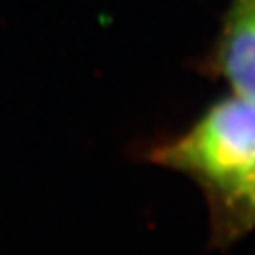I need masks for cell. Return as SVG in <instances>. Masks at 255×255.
Listing matches in <instances>:
<instances>
[{
	"instance_id": "cell-3",
	"label": "cell",
	"mask_w": 255,
	"mask_h": 255,
	"mask_svg": "<svg viewBox=\"0 0 255 255\" xmlns=\"http://www.w3.org/2000/svg\"><path fill=\"white\" fill-rule=\"evenodd\" d=\"M216 233L223 240H235L255 227V168L229 191L210 199Z\"/></svg>"
},
{
	"instance_id": "cell-1",
	"label": "cell",
	"mask_w": 255,
	"mask_h": 255,
	"mask_svg": "<svg viewBox=\"0 0 255 255\" xmlns=\"http://www.w3.org/2000/svg\"><path fill=\"white\" fill-rule=\"evenodd\" d=\"M147 159L195 178L208 201L255 168V102L233 95L216 102L189 130L151 147Z\"/></svg>"
},
{
	"instance_id": "cell-2",
	"label": "cell",
	"mask_w": 255,
	"mask_h": 255,
	"mask_svg": "<svg viewBox=\"0 0 255 255\" xmlns=\"http://www.w3.org/2000/svg\"><path fill=\"white\" fill-rule=\"evenodd\" d=\"M218 59L235 95L255 102V0L231 2Z\"/></svg>"
}]
</instances>
